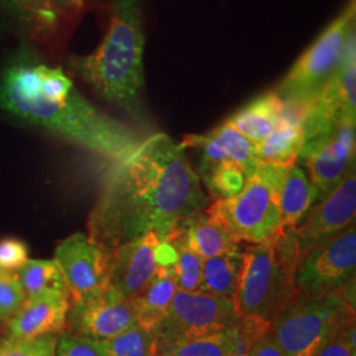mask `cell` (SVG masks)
<instances>
[{
    "instance_id": "cell-32",
    "label": "cell",
    "mask_w": 356,
    "mask_h": 356,
    "mask_svg": "<svg viewBox=\"0 0 356 356\" xmlns=\"http://www.w3.org/2000/svg\"><path fill=\"white\" fill-rule=\"evenodd\" d=\"M28 247L13 238L0 241V269L15 272L28 260Z\"/></svg>"
},
{
    "instance_id": "cell-15",
    "label": "cell",
    "mask_w": 356,
    "mask_h": 356,
    "mask_svg": "<svg viewBox=\"0 0 356 356\" xmlns=\"http://www.w3.org/2000/svg\"><path fill=\"white\" fill-rule=\"evenodd\" d=\"M66 325L70 332L92 341H107L136 325L129 300L103 292L70 301Z\"/></svg>"
},
{
    "instance_id": "cell-26",
    "label": "cell",
    "mask_w": 356,
    "mask_h": 356,
    "mask_svg": "<svg viewBox=\"0 0 356 356\" xmlns=\"http://www.w3.org/2000/svg\"><path fill=\"white\" fill-rule=\"evenodd\" d=\"M204 185L216 200L229 198L242 191L248 179L242 168L235 163H223L202 176Z\"/></svg>"
},
{
    "instance_id": "cell-34",
    "label": "cell",
    "mask_w": 356,
    "mask_h": 356,
    "mask_svg": "<svg viewBox=\"0 0 356 356\" xmlns=\"http://www.w3.org/2000/svg\"><path fill=\"white\" fill-rule=\"evenodd\" d=\"M8 4H10V0H0V8H1L3 11H6V13H7Z\"/></svg>"
},
{
    "instance_id": "cell-18",
    "label": "cell",
    "mask_w": 356,
    "mask_h": 356,
    "mask_svg": "<svg viewBox=\"0 0 356 356\" xmlns=\"http://www.w3.org/2000/svg\"><path fill=\"white\" fill-rule=\"evenodd\" d=\"M172 267L159 268L148 284L129 300L136 325L153 337L177 292Z\"/></svg>"
},
{
    "instance_id": "cell-27",
    "label": "cell",
    "mask_w": 356,
    "mask_h": 356,
    "mask_svg": "<svg viewBox=\"0 0 356 356\" xmlns=\"http://www.w3.org/2000/svg\"><path fill=\"white\" fill-rule=\"evenodd\" d=\"M170 244L176 248V252H177L176 263L172 267L177 291H185V292L200 291L204 260L178 243L170 242Z\"/></svg>"
},
{
    "instance_id": "cell-22",
    "label": "cell",
    "mask_w": 356,
    "mask_h": 356,
    "mask_svg": "<svg viewBox=\"0 0 356 356\" xmlns=\"http://www.w3.org/2000/svg\"><path fill=\"white\" fill-rule=\"evenodd\" d=\"M305 143L304 129L280 122L267 139L254 145V157L260 163L272 165H293L300 159Z\"/></svg>"
},
{
    "instance_id": "cell-21",
    "label": "cell",
    "mask_w": 356,
    "mask_h": 356,
    "mask_svg": "<svg viewBox=\"0 0 356 356\" xmlns=\"http://www.w3.org/2000/svg\"><path fill=\"white\" fill-rule=\"evenodd\" d=\"M241 245L227 252L204 259L200 282V292L219 298L232 300L242 267Z\"/></svg>"
},
{
    "instance_id": "cell-35",
    "label": "cell",
    "mask_w": 356,
    "mask_h": 356,
    "mask_svg": "<svg viewBox=\"0 0 356 356\" xmlns=\"http://www.w3.org/2000/svg\"><path fill=\"white\" fill-rule=\"evenodd\" d=\"M154 356H157V355H154Z\"/></svg>"
},
{
    "instance_id": "cell-24",
    "label": "cell",
    "mask_w": 356,
    "mask_h": 356,
    "mask_svg": "<svg viewBox=\"0 0 356 356\" xmlns=\"http://www.w3.org/2000/svg\"><path fill=\"white\" fill-rule=\"evenodd\" d=\"M210 132L229 161L241 166L247 175V178L250 177L259 164L254 157V144L247 140L242 134L229 126L226 122Z\"/></svg>"
},
{
    "instance_id": "cell-17",
    "label": "cell",
    "mask_w": 356,
    "mask_h": 356,
    "mask_svg": "<svg viewBox=\"0 0 356 356\" xmlns=\"http://www.w3.org/2000/svg\"><path fill=\"white\" fill-rule=\"evenodd\" d=\"M168 241L184 245L202 260L241 245L227 229L204 210L179 220Z\"/></svg>"
},
{
    "instance_id": "cell-20",
    "label": "cell",
    "mask_w": 356,
    "mask_h": 356,
    "mask_svg": "<svg viewBox=\"0 0 356 356\" xmlns=\"http://www.w3.org/2000/svg\"><path fill=\"white\" fill-rule=\"evenodd\" d=\"M282 101L276 92L266 94L242 110L232 115L226 122L254 145L267 139L281 122Z\"/></svg>"
},
{
    "instance_id": "cell-23",
    "label": "cell",
    "mask_w": 356,
    "mask_h": 356,
    "mask_svg": "<svg viewBox=\"0 0 356 356\" xmlns=\"http://www.w3.org/2000/svg\"><path fill=\"white\" fill-rule=\"evenodd\" d=\"M26 298H33L47 293L69 294L64 275L57 263L51 259H28L26 263L15 270Z\"/></svg>"
},
{
    "instance_id": "cell-12",
    "label": "cell",
    "mask_w": 356,
    "mask_h": 356,
    "mask_svg": "<svg viewBox=\"0 0 356 356\" xmlns=\"http://www.w3.org/2000/svg\"><path fill=\"white\" fill-rule=\"evenodd\" d=\"M53 260L61 269L72 301L103 292L107 285L111 254L88 234L76 232L56 247Z\"/></svg>"
},
{
    "instance_id": "cell-14",
    "label": "cell",
    "mask_w": 356,
    "mask_h": 356,
    "mask_svg": "<svg viewBox=\"0 0 356 356\" xmlns=\"http://www.w3.org/2000/svg\"><path fill=\"white\" fill-rule=\"evenodd\" d=\"M86 10V0H10L7 13L32 42L53 48Z\"/></svg>"
},
{
    "instance_id": "cell-5",
    "label": "cell",
    "mask_w": 356,
    "mask_h": 356,
    "mask_svg": "<svg viewBox=\"0 0 356 356\" xmlns=\"http://www.w3.org/2000/svg\"><path fill=\"white\" fill-rule=\"evenodd\" d=\"M355 281L338 292L296 297L268 332L285 356H316L343 327L355 321Z\"/></svg>"
},
{
    "instance_id": "cell-7",
    "label": "cell",
    "mask_w": 356,
    "mask_h": 356,
    "mask_svg": "<svg viewBox=\"0 0 356 356\" xmlns=\"http://www.w3.org/2000/svg\"><path fill=\"white\" fill-rule=\"evenodd\" d=\"M355 13L351 0L284 78L276 92L280 98L310 99L323 88L341 61L346 38L355 29Z\"/></svg>"
},
{
    "instance_id": "cell-2",
    "label": "cell",
    "mask_w": 356,
    "mask_h": 356,
    "mask_svg": "<svg viewBox=\"0 0 356 356\" xmlns=\"http://www.w3.org/2000/svg\"><path fill=\"white\" fill-rule=\"evenodd\" d=\"M0 108L113 163L143 140L132 128L94 107L63 69L49 66L26 47L0 70Z\"/></svg>"
},
{
    "instance_id": "cell-33",
    "label": "cell",
    "mask_w": 356,
    "mask_h": 356,
    "mask_svg": "<svg viewBox=\"0 0 356 356\" xmlns=\"http://www.w3.org/2000/svg\"><path fill=\"white\" fill-rule=\"evenodd\" d=\"M247 356H285L269 332L261 334L248 350Z\"/></svg>"
},
{
    "instance_id": "cell-13",
    "label": "cell",
    "mask_w": 356,
    "mask_h": 356,
    "mask_svg": "<svg viewBox=\"0 0 356 356\" xmlns=\"http://www.w3.org/2000/svg\"><path fill=\"white\" fill-rule=\"evenodd\" d=\"M356 173L353 168L330 194L307 211L304 220L293 229L300 259L334 235L355 223Z\"/></svg>"
},
{
    "instance_id": "cell-25",
    "label": "cell",
    "mask_w": 356,
    "mask_h": 356,
    "mask_svg": "<svg viewBox=\"0 0 356 356\" xmlns=\"http://www.w3.org/2000/svg\"><path fill=\"white\" fill-rule=\"evenodd\" d=\"M98 344L103 356H154L152 334L138 325L111 339L101 341Z\"/></svg>"
},
{
    "instance_id": "cell-11",
    "label": "cell",
    "mask_w": 356,
    "mask_h": 356,
    "mask_svg": "<svg viewBox=\"0 0 356 356\" xmlns=\"http://www.w3.org/2000/svg\"><path fill=\"white\" fill-rule=\"evenodd\" d=\"M239 325L232 300L207 293L177 291L166 312L154 341L202 337L229 330Z\"/></svg>"
},
{
    "instance_id": "cell-3",
    "label": "cell",
    "mask_w": 356,
    "mask_h": 356,
    "mask_svg": "<svg viewBox=\"0 0 356 356\" xmlns=\"http://www.w3.org/2000/svg\"><path fill=\"white\" fill-rule=\"evenodd\" d=\"M144 45L139 0H113L101 45L88 56L69 57L67 66L104 101L143 120Z\"/></svg>"
},
{
    "instance_id": "cell-1",
    "label": "cell",
    "mask_w": 356,
    "mask_h": 356,
    "mask_svg": "<svg viewBox=\"0 0 356 356\" xmlns=\"http://www.w3.org/2000/svg\"><path fill=\"white\" fill-rule=\"evenodd\" d=\"M207 204L185 147L154 134L110 169L89 218V235L108 254L148 232L168 239L179 220Z\"/></svg>"
},
{
    "instance_id": "cell-6",
    "label": "cell",
    "mask_w": 356,
    "mask_h": 356,
    "mask_svg": "<svg viewBox=\"0 0 356 356\" xmlns=\"http://www.w3.org/2000/svg\"><path fill=\"white\" fill-rule=\"evenodd\" d=\"M285 166L260 163L238 194L219 198L206 214L239 243H263L280 232L279 191Z\"/></svg>"
},
{
    "instance_id": "cell-19",
    "label": "cell",
    "mask_w": 356,
    "mask_h": 356,
    "mask_svg": "<svg viewBox=\"0 0 356 356\" xmlns=\"http://www.w3.org/2000/svg\"><path fill=\"white\" fill-rule=\"evenodd\" d=\"M316 201L312 182L302 168L293 164L284 168L279 191L280 232L297 229Z\"/></svg>"
},
{
    "instance_id": "cell-9",
    "label": "cell",
    "mask_w": 356,
    "mask_h": 356,
    "mask_svg": "<svg viewBox=\"0 0 356 356\" xmlns=\"http://www.w3.org/2000/svg\"><path fill=\"white\" fill-rule=\"evenodd\" d=\"M300 159L309 169L314 202H321L355 168V123L338 122L305 138Z\"/></svg>"
},
{
    "instance_id": "cell-8",
    "label": "cell",
    "mask_w": 356,
    "mask_h": 356,
    "mask_svg": "<svg viewBox=\"0 0 356 356\" xmlns=\"http://www.w3.org/2000/svg\"><path fill=\"white\" fill-rule=\"evenodd\" d=\"M355 223L300 259L294 276L296 297L338 292L355 281Z\"/></svg>"
},
{
    "instance_id": "cell-4",
    "label": "cell",
    "mask_w": 356,
    "mask_h": 356,
    "mask_svg": "<svg viewBox=\"0 0 356 356\" xmlns=\"http://www.w3.org/2000/svg\"><path fill=\"white\" fill-rule=\"evenodd\" d=\"M298 263L300 250L293 231L279 232L266 242L251 244L243 252L232 297L238 319L270 326L296 300L294 276Z\"/></svg>"
},
{
    "instance_id": "cell-31",
    "label": "cell",
    "mask_w": 356,
    "mask_h": 356,
    "mask_svg": "<svg viewBox=\"0 0 356 356\" xmlns=\"http://www.w3.org/2000/svg\"><path fill=\"white\" fill-rule=\"evenodd\" d=\"M316 356H356L355 321L346 323Z\"/></svg>"
},
{
    "instance_id": "cell-30",
    "label": "cell",
    "mask_w": 356,
    "mask_h": 356,
    "mask_svg": "<svg viewBox=\"0 0 356 356\" xmlns=\"http://www.w3.org/2000/svg\"><path fill=\"white\" fill-rule=\"evenodd\" d=\"M54 356H103V353L97 341L67 331L60 335Z\"/></svg>"
},
{
    "instance_id": "cell-28",
    "label": "cell",
    "mask_w": 356,
    "mask_h": 356,
    "mask_svg": "<svg viewBox=\"0 0 356 356\" xmlns=\"http://www.w3.org/2000/svg\"><path fill=\"white\" fill-rule=\"evenodd\" d=\"M61 334L31 339L7 338L0 343V356H54Z\"/></svg>"
},
{
    "instance_id": "cell-29",
    "label": "cell",
    "mask_w": 356,
    "mask_h": 356,
    "mask_svg": "<svg viewBox=\"0 0 356 356\" xmlns=\"http://www.w3.org/2000/svg\"><path fill=\"white\" fill-rule=\"evenodd\" d=\"M26 300V293L15 272L0 269V321L13 318Z\"/></svg>"
},
{
    "instance_id": "cell-16",
    "label": "cell",
    "mask_w": 356,
    "mask_h": 356,
    "mask_svg": "<svg viewBox=\"0 0 356 356\" xmlns=\"http://www.w3.org/2000/svg\"><path fill=\"white\" fill-rule=\"evenodd\" d=\"M70 309V296L47 293L26 298L13 318L7 321V338L31 339L51 334H61Z\"/></svg>"
},
{
    "instance_id": "cell-10",
    "label": "cell",
    "mask_w": 356,
    "mask_h": 356,
    "mask_svg": "<svg viewBox=\"0 0 356 356\" xmlns=\"http://www.w3.org/2000/svg\"><path fill=\"white\" fill-rule=\"evenodd\" d=\"M176 248L156 232L122 244L111 254L106 289L115 297L131 300L152 279L159 268L176 263Z\"/></svg>"
}]
</instances>
